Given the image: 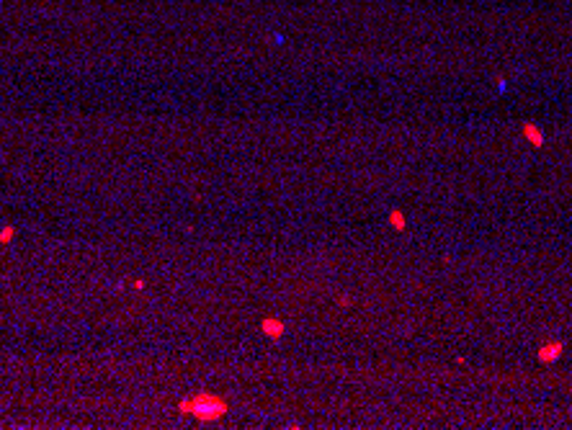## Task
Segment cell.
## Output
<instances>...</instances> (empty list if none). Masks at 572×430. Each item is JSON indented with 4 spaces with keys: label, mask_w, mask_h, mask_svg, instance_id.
I'll list each match as a JSON object with an SVG mask.
<instances>
[{
    "label": "cell",
    "mask_w": 572,
    "mask_h": 430,
    "mask_svg": "<svg viewBox=\"0 0 572 430\" xmlns=\"http://www.w3.org/2000/svg\"><path fill=\"white\" fill-rule=\"evenodd\" d=\"M178 410L186 412V415H194L201 423H214V420L227 415V402H224L222 397H217V394L204 392V394H199V397H194V399H183L181 404H178Z\"/></svg>",
    "instance_id": "cell-1"
},
{
    "label": "cell",
    "mask_w": 572,
    "mask_h": 430,
    "mask_svg": "<svg viewBox=\"0 0 572 430\" xmlns=\"http://www.w3.org/2000/svg\"><path fill=\"white\" fill-rule=\"evenodd\" d=\"M565 353V345L559 340H552V343H544L539 350H536V358H539V364H554L559 361Z\"/></svg>",
    "instance_id": "cell-2"
},
{
    "label": "cell",
    "mask_w": 572,
    "mask_h": 430,
    "mask_svg": "<svg viewBox=\"0 0 572 430\" xmlns=\"http://www.w3.org/2000/svg\"><path fill=\"white\" fill-rule=\"evenodd\" d=\"M261 330L268 335V337H273V340H278L284 332H286V325L281 320H273V317H268V320L261 322Z\"/></svg>",
    "instance_id": "cell-3"
},
{
    "label": "cell",
    "mask_w": 572,
    "mask_h": 430,
    "mask_svg": "<svg viewBox=\"0 0 572 430\" xmlns=\"http://www.w3.org/2000/svg\"><path fill=\"white\" fill-rule=\"evenodd\" d=\"M521 132H523V137L529 139L534 147H541V144H544V132H541L539 127H536L534 121H526L523 127H521Z\"/></svg>",
    "instance_id": "cell-4"
},
{
    "label": "cell",
    "mask_w": 572,
    "mask_h": 430,
    "mask_svg": "<svg viewBox=\"0 0 572 430\" xmlns=\"http://www.w3.org/2000/svg\"><path fill=\"white\" fill-rule=\"evenodd\" d=\"M389 227L397 230V232H402V230L407 227V219H405V214H402L400 209H392L389 211Z\"/></svg>",
    "instance_id": "cell-5"
},
{
    "label": "cell",
    "mask_w": 572,
    "mask_h": 430,
    "mask_svg": "<svg viewBox=\"0 0 572 430\" xmlns=\"http://www.w3.org/2000/svg\"><path fill=\"white\" fill-rule=\"evenodd\" d=\"M13 234H16V227H3V230H0V242L8 245L10 240H13Z\"/></svg>",
    "instance_id": "cell-6"
},
{
    "label": "cell",
    "mask_w": 572,
    "mask_h": 430,
    "mask_svg": "<svg viewBox=\"0 0 572 430\" xmlns=\"http://www.w3.org/2000/svg\"><path fill=\"white\" fill-rule=\"evenodd\" d=\"M338 304H340V307H351V299H348V297H340Z\"/></svg>",
    "instance_id": "cell-7"
}]
</instances>
